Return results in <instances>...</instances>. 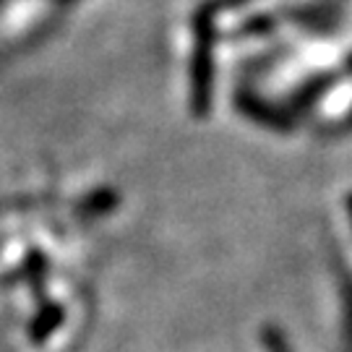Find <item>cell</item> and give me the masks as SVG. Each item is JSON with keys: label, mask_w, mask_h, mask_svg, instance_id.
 <instances>
[{"label": "cell", "mask_w": 352, "mask_h": 352, "mask_svg": "<svg viewBox=\"0 0 352 352\" xmlns=\"http://www.w3.org/2000/svg\"><path fill=\"white\" fill-rule=\"evenodd\" d=\"M214 42H217V13L201 3L193 13V55H190V110L206 118L212 110L214 89Z\"/></svg>", "instance_id": "6da1fadb"}, {"label": "cell", "mask_w": 352, "mask_h": 352, "mask_svg": "<svg viewBox=\"0 0 352 352\" xmlns=\"http://www.w3.org/2000/svg\"><path fill=\"white\" fill-rule=\"evenodd\" d=\"M238 107L248 115V118L258 120V123H264V126H272V128H289V126H292L289 115L279 113L277 107L266 104L264 100L253 97V94H248V91H243V94L238 97Z\"/></svg>", "instance_id": "7a4b0ae2"}, {"label": "cell", "mask_w": 352, "mask_h": 352, "mask_svg": "<svg viewBox=\"0 0 352 352\" xmlns=\"http://www.w3.org/2000/svg\"><path fill=\"white\" fill-rule=\"evenodd\" d=\"M60 318H63V311H60V308H45V316H39L34 329H32V337L37 342L45 340L52 329L60 324Z\"/></svg>", "instance_id": "3957f363"}, {"label": "cell", "mask_w": 352, "mask_h": 352, "mask_svg": "<svg viewBox=\"0 0 352 352\" xmlns=\"http://www.w3.org/2000/svg\"><path fill=\"white\" fill-rule=\"evenodd\" d=\"M331 84V76H321V78H316V81H311L305 89H300V94L295 97V107H305V104H311L314 100H318L321 97V91Z\"/></svg>", "instance_id": "277c9868"}, {"label": "cell", "mask_w": 352, "mask_h": 352, "mask_svg": "<svg viewBox=\"0 0 352 352\" xmlns=\"http://www.w3.org/2000/svg\"><path fill=\"white\" fill-rule=\"evenodd\" d=\"M94 201H84L81 212L84 214H102V212H110L115 204H118V196L113 190H100L97 196H91Z\"/></svg>", "instance_id": "5b68a950"}, {"label": "cell", "mask_w": 352, "mask_h": 352, "mask_svg": "<svg viewBox=\"0 0 352 352\" xmlns=\"http://www.w3.org/2000/svg\"><path fill=\"white\" fill-rule=\"evenodd\" d=\"M272 26H274L272 16H253L240 26V34H266V32H272Z\"/></svg>", "instance_id": "8992f818"}, {"label": "cell", "mask_w": 352, "mask_h": 352, "mask_svg": "<svg viewBox=\"0 0 352 352\" xmlns=\"http://www.w3.org/2000/svg\"><path fill=\"white\" fill-rule=\"evenodd\" d=\"M264 344H266V350H269V352H289L285 337H282L274 327L264 329Z\"/></svg>", "instance_id": "52a82bcc"}, {"label": "cell", "mask_w": 352, "mask_h": 352, "mask_svg": "<svg viewBox=\"0 0 352 352\" xmlns=\"http://www.w3.org/2000/svg\"><path fill=\"white\" fill-rule=\"evenodd\" d=\"M243 3H248V0H206V6H209L217 16H219L222 11H230V8H238V6H243Z\"/></svg>", "instance_id": "ba28073f"}, {"label": "cell", "mask_w": 352, "mask_h": 352, "mask_svg": "<svg viewBox=\"0 0 352 352\" xmlns=\"http://www.w3.org/2000/svg\"><path fill=\"white\" fill-rule=\"evenodd\" d=\"M347 71H350V74H352V55H350V58H347Z\"/></svg>", "instance_id": "9c48e42d"}]
</instances>
